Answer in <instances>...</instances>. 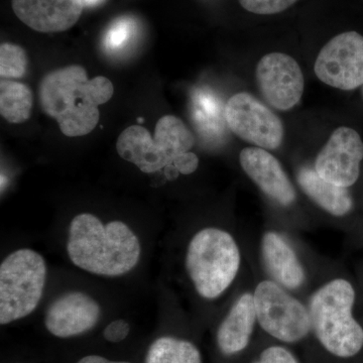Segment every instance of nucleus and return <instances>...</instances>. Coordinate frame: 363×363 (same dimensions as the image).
I'll use <instances>...</instances> for the list:
<instances>
[{
	"label": "nucleus",
	"mask_w": 363,
	"mask_h": 363,
	"mask_svg": "<svg viewBox=\"0 0 363 363\" xmlns=\"http://www.w3.org/2000/svg\"><path fill=\"white\" fill-rule=\"evenodd\" d=\"M28 56L20 45L4 43L0 45V76L1 79H21L28 72Z\"/></svg>",
	"instance_id": "nucleus-20"
},
{
	"label": "nucleus",
	"mask_w": 363,
	"mask_h": 363,
	"mask_svg": "<svg viewBox=\"0 0 363 363\" xmlns=\"http://www.w3.org/2000/svg\"><path fill=\"white\" fill-rule=\"evenodd\" d=\"M47 266L35 250L23 248L0 266V324L6 325L35 311L44 294Z\"/></svg>",
	"instance_id": "nucleus-6"
},
{
	"label": "nucleus",
	"mask_w": 363,
	"mask_h": 363,
	"mask_svg": "<svg viewBox=\"0 0 363 363\" xmlns=\"http://www.w3.org/2000/svg\"><path fill=\"white\" fill-rule=\"evenodd\" d=\"M195 138L180 118L164 116L157 123L155 136L140 125L125 128L118 136L116 150L124 161L135 164L143 173L175 168L178 173H194L199 160L190 150Z\"/></svg>",
	"instance_id": "nucleus-3"
},
{
	"label": "nucleus",
	"mask_w": 363,
	"mask_h": 363,
	"mask_svg": "<svg viewBox=\"0 0 363 363\" xmlns=\"http://www.w3.org/2000/svg\"><path fill=\"white\" fill-rule=\"evenodd\" d=\"M101 1L102 0H83V4H84V6H94Z\"/></svg>",
	"instance_id": "nucleus-27"
},
{
	"label": "nucleus",
	"mask_w": 363,
	"mask_h": 363,
	"mask_svg": "<svg viewBox=\"0 0 363 363\" xmlns=\"http://www.w3.org/2000/svg\"><path fill=\"white\" fill-rule=\"evenodd\" d=\"M224 118L234 135L264 150H277L284 140L281 119L267 105L247 92L229 98Z\"/></svg>",
	"instance_id": "nucleus-8"
},
{
	"label": "nucleus",
	"mask_w": 363,
	"mask_h": 363,
	"mask_svg": "<svg viewBox=\"0 0 363 363\" xmlns=\"http://www.w3.org/2000/svg\"><path fill=\"white\" fill-rule=\"evenodd\" d=\"M67 252L71 262L86 272L119 277L138 264L140 245L123 222L111 221L104 225L94 215L83 213L71 221Z\"/></svg>",
	"instance_id": "nucleus-2"
},
{
	"label": "nucleus",
	"mask_w": 363,
	"mask_h": 363,
	"mask_svg": "<svg viewBox=\"0 0 363 363\" xmlns=\"http://www.w3.org/2000/svg\"><path fill=\"white\" fill-rule=\"evenodd\" d=\"M145 363H201V355L189 341L162 337L150 345Z\"/></svg>",
	"instance_id": "nucleus-19"
},
{
	"label": "nucleus",
	"mask_w": 363,
	"mask_h": 363,
	"mask_svg": "<svg viewBox=\"0 0 363 363\" xmlns=\"http://www.w3.org/2000/svg\"><path fill=\"white\" fill-rule=\"evenodd\" d=\"M255 363H298L292 353L279 346L267 348Z\"/></svg>",
	"instance_id": "nucleus-24"
},
{
	"label": "nucleus",
	"mask_w": 363,
	"mask_h": 363,
	"mask_svg": "<svg viewBox=\"0 0 363 363\" xmlns=\"http://www.w3.org/2000/svg\"><path fill=\"white\" fill-rule=\"evenodd\" d=\"M355 291L350 281L334 279L310 298L312 328L322 345L338 357L357 355L363 346V329L352 315Z\"/></svg>",
	"instance_id": "nucleus-4"
},
{
	"label": "nucleus",
	"mask_w": 363,
	"mask_h": 363,
	"mask_svg": "<svg viewBox=\"0 0 363 363\" xmlns=\"http://www.w3.org/2000/svg\"><path fill=\"white\" fill-rule=\"evenodd\" d=\"M245 174L262 192L283 206L295 202L296 192L285 169L277 157L262 147H245L240 155Z\"/></svg>",
	"instance_id": "nucleus-14"
},
{
	"label": "nucleus",
	"mask_w": 363,
	"mask_h": 363,
	"mask_svg": "<svg viewBox=\"0 0 363 363\" xmlns=\"http://www.w3.org/2000/svg\"><path fill=\"white\" fill-rule=\"evenodd\" d=\"M77 363H130L125 362H111L106 358L98 357V355H88L79 360Z\"/></svg>",
	"instance_id": "nucleus-26"
},
{
	"label": "nucleus",
	"mask_w": 363,
	"mask_h": 363,
	"mask_svg": "<svg viewBox=\"0 0 363 363\" xmlns=\"http://www.w3.org/2000/svg\"><path fill=\"white\" fill-rule=\"evenodd\" d=\"M363 160V142L357 131L341 126L318 154L315 171L325 180L348 188L357 183Z\"/></svg>",
	"instance_id": "nucleus-11"
},
{
	"label": "nucleus",
	"mask_w": 363,
	"mask_h": 363,
	"mask_svg": "<svg viewBox=\"0 0 363 363\" xmlns=\"http://www.w3.org/2000/svg\"><path fill=\"white\" fill-rule=\"evenodd\" d=\"M33 95L28 86L2 79L0 82V114L11 123H23L32 113Z\"/></svg>",
	"instance_id": "nucleus-18"
},
{
	"label": "nucleus",
	"mask_w": 363,
	"mask_h": 363,
	"mask_svg": "<svg viewBox=\"0 0 363 363\" xmlns=\"http://www.w3.org/2000/svg\"><path fill=\"white\" fill-rule=\"evenodd\" d=\"M262 252L267 271L279 285L294 290L304 284V269L283 236L276 233L264 234Z\"/></svg>",
	"instance_id": "nucleus-15"
},
{
	"label": "nucleus",
	"mask_w": 363,
	"mask_h": 363,
	"mask_svg": "<svg viewBox=\"0 0 363 363\" xmlns=\"http://www.w3.org/2000/svg\"><path fill=\"white\" fill-rule=\"evenodd\" d=\"M108 78L88 79L82 66L71 65L48 74L40 86L43 111L56 119L62 133L70 138L88 135L96 128L98 106L113 96Z\"/></svg>",
	"instance_id": "nucleus-1"
},
{
	"label": "nucleus",
	"mask_w": 363,
	"mask_h": 363,
	"mask_svg": "<svg viewBox=\"0 0 363 363\" xmlns=\"http://www.w3.org/2000/svg\"><path fill=\"white\" fill-rule=\"evenodd\" d=\"M194 113L196 121L203 126L213 125L215 121H219V105L216 99L205 94V93H197L194 97Z\"/></svg>",
	"instance_id": "nucleus-22"
},
{
	"label": "nucleus",
	"mask_w": 363,
	"mask_h": 363,
	"mask_svg": "<svg viewBox=\"0 0 363 363\" xmlns=\"http://www.w3.org/2000/svg\"><path fill=\"white\" fill-rule=\"evenodd\" d=\"M135 33V21L128 16L117 18L109 26L104 38V48L108 52H119L125 50Z\"/></svg>",
	"instance_id": "nucleus-21"
},
{
	"label": "nucleus",
	"mask_w": 363,
	"mask_h": 363,
	"mask_svg": "<svg viewBox=\"0 0 363 363\" xmlns=\"http://www.w3.org/2000/svg\"><path fill=\"white\" fill-rule=\"evenodd\" d=\"M297 179L305 194L328 213L344 216L352 209L353 200L347 188L325 180L315 169L304 167L298 172Z\"/></svg>",
	"instance_id": "nucleus-17"
},
{
	"label": "nucleus",
	"mask_w": 363,
	"mask_h": 363,
	"mask_svg": "<svg viewBox=\"0 0 363 363\" xmlns=\"http://www.w3.org/2000/svg\"><path fill=\"white\" fill-rule=\"evenodd\" d=\"M240 266V248L233 236L221 229H203L189 245L186 267L203 298L212 300L225 292Z\"/></svg>",
	"instance_id": "nucleus-5"
},
{
	"label": "nucleus",
	"mask_w": 363,
	"mask_h": 363,
	"mask_svg": "<svg viewBox=\"0 0 363 363\" xmlns=\"http://www.w3.org/2000/svg\"><path fill=\"white\" fill-rule=\"evenodd\" d=\"M255 312L262 328L284 342H296L311 329L309 310L278 284L264 281L255 294Z\"/></svg>",
	"instance_id": "nucleus-7"
},
{
	"label": "nucleus",
	"mask_w": 363,
	"mask_h": 363,
	"mask_svg": "<svg viewBox=\"0 0 363 363\" xmlns=\"http://www.w3.org/2000/svg\"><path fill=\"white\" fill-rule=\"evenodd\" d=\"M257 319L253 295L243 294L219 327L217 343L221 352L230 355L245 350L250 343Z\"/></svg>",
	"instance_id": "nucleus-16"
},
{
	"label": "nucleus",
	"mask_w": 363,
	"mask_h": 363,
	"mask_svg": "<svg viewBox=\"0 0 363 363\" xmlns=\"http://www.w3.org/2000/svg\"><path fill=\"white\" fill-rule=\"evenodd\" d=\"M240 6L250 13L269 16L283 13L298 0H238Z\"/></svg>",
	"instance_id": "nucleus-23"
},
{
	"label": "nucleus",
	"mask_w": 363,
	"mask_h": 363,
	"mask_svg": "<svg viewBox=\"0 0 363 363\" xmlns=\"http://www.w3.org/2000/svg\"><path fill=\"white\" fill-rule=\"evenodd\" d=\"M13 13L40 33H60L75 26L84 9L83 0H11Z\"/></svg>",
	"instance_id": "nucleus-13"
},
{
	"label": "nucleus",
	"mask_w": 363,
	"mask_h": 363,
	"mask_svg": "<svg viewBox=\"0 0 363 363\" xmlns=\"http://www.w3.org/2000/svg\"><path fill=\"white\" fill-rule=\"evenodd\" d=\"M130 330V325L128 322L124 320H116L107 325L106 328L104 329V336L109 342H121L128 337Z\"/></svg>",
	"instance_id": "nucleus-25"
},
{
	"label": "nucleus",
	"mask_w": 363,
	"mask_h": 363,
	"mask_svg": "<svg viewBox=\"0 0 363 363\" xmlns=\"http://www.w3.org/2000/svg\"><path fill=\"white\" fill-rule=\"evenodd\" d=\"M321 82L344 91L363 85V37L357 32L336 35L322 48L314 66Z\"/></svg>",
	"instance_id": "nucleus-9"
},
{
	"label": "nucleus",
	"mask_w": 363,
	"mask_h": 363,
	"mask_svg": "<svg viewBox=\"0 0 363 363\" xmlns=\"http://www.w3.org/2000/svg\"><path fill=\"white\" fill-rule=\"evenodd\" d=\"M362 97H363V85L362 86Z\"/></svg>",
	"instance_id": "nucleus-28"
},
{
	"label": "nucleus",
	"mask_w": 363,
	"mask_h": 363,
	"mask_svg": "<svg viewBox=\"0 0 363 363\" xmlns=\"http://www.w3.org/2000/svg\"><path fill=\"white\" fill-rule=\"evenodd\" d=\"M101 310L94 298L81 292H70L55 300L45 314V324L52 335L73 337L91 330Z\"/></svg>",
	"instance_id": "nucleus-12"
},
{
	"label": "nucleus",
	"mask_w": 363,
	"mask_h": 363,
	"mask_svg": "<svg viewBox=\"0 0 363 363\" xmlns=\"http://www.w3.org/2000/svg\"><path fill=\"white\" fill-rule=\"evenodd\" d=\"M257 85L267 104L288 111L300 102L304 93V75L298 62L283 52L262 57L255 70Z\"/></svg>",
	"instance_id": "nucleus-10"
}]
</instances>
